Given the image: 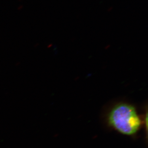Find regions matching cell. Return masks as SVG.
<instances>
[{"label": "cell", "mask_w": 148, "mask_h": 148, "mask_svg": "<svg viewBox=\"0 0 148 148\" xmlns=\"http://www.w3.org/2000/svg\"><path fill=\"white\" fill-rule=\"evenodd\" d=\"M108 122L115 130L128 136L136 134L141 125V120L135 108L127 103L116 105L109 112Z\"/></svg>", "instance_id": "1"}]
</instances>
